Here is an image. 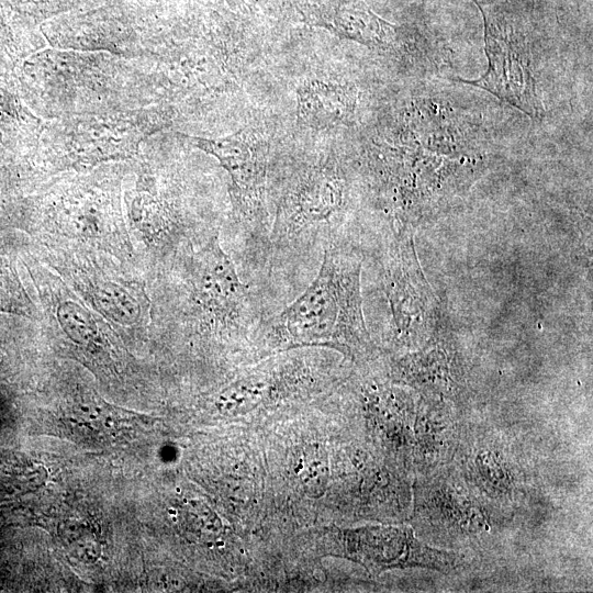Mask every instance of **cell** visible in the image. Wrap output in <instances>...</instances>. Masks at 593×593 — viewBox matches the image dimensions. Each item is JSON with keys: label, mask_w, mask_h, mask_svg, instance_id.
I'll use <instances>...</instances> for the list:
<instances>
[{"label": "cell", "mask_w": 593, "mask_h": 593, "mask_svg": "<svg viewBox=\"0 0 593 593\" xmlns=\"http://www.w3.org/2000/svg\"><path fill=\"white\" fill-rule=\"evenodd\" d=\"M187 248L171 276L165 323L188 339L237 350L251 343L260 323L273 313L264 289L243 280L223 249L220 231Z\"/></svg>", "instance_id": "cell-1"}, {"label": "cell", "mask_w": 593, "mask_h": 593, "mask_svg": "<svg viewBox=\"0 0 593 593\" xmlns=\"http://www.w3.org/2000/svg\"><path fill=\"white\" fill-rule=\"evenodd\" d=\"M362 257L349 242L327 246L313 279L267 316L253 344L270 351L321 346L355 357L371 346L360 293Z\"/></svg>", "instance_id": "cell-2"}, {"label": "cell", "mask_w": 593, "mask_h": 593, "mask_svg": "<svg viewBox=\"0 0 593 593\" xmlns=\"http://www.w3.org/2000/svg\"><path fill=\"white\" fill-rule=\"evenodd\" d=\"M479 7L484 21V43L488 69L478 79H459L488 90L500 100L538 118L542 111L530 67L529 49L522 33L504 16Z\"/></svg>", "instance_id": "cell-3"}, {"label": "cell", "mask_w": 593, "mask_h": 593, "mask_svg": "<svg viewBox=\"0 0 593 593\" xmlns=\"http://www.w3.org/2000/svg\"><path fill=\"white\" fill-rule=\"evenodd\" d=\"M430 478H419L415 511L419 524L428 530L450 538H466L492 527L491 512L457 477L441 468ZM424 475V474H423Z\"/></svg>", "instance_id": "cell-4"}, {"label": "cell", "mask_w": 593, "mask_h": 593, "mask_svg": "<svg viewBox=\"0 0 593 593\" xmlns=\"http://www.w3.org/2000/svg\"><path fill=\"white\" fill-rule=\"evenodd\" d=\"M454 458L463 482L490 510H512L517 504L525 477L499 439L480 435L465 441L461 437Z\"/></svg>", "instance_id": "cell-5"}, {"label": "cell", "mask_w": 593, "mask_h": 593, "mask_svg": "<svg viewBox=\"0 0 593 593\" xmlns=\"http://www.w3.org/2000/svg\"><path fill=\"white\" fill-rule=\"evenodd\" d=\"M343 544L350 559L374 571L407 567L450 571L461 563L455 552L428 547L406 527L347 530L343 534Z\"/></svg>", "instance_id": "cell-6"}, {"label": "cell", "mask_w": 593, "mask_h": 593, "mask_svg": "<svg viewBox=\"0 0 593 593\" xmlns=\"http://www.w3.org/2000/svg\"><path fill=\"white\" fill-rule=\"evenodd\" d=\"M461 437L460 424L448 407L429 403L419 405L415 411L412 448L419 475L447 466L454 459Z\"/></svg>", "instance_id": "cell-7"}, {"label": "cell", "mask_w": 593, "mask_h": 593, "mask_svg": "<svg viewBox=\"0 0 593 593\" xmlns=\"http://www.w3.org/2000/svg\"><path fill=\"white\" fill-rule=\"evenodd\" d=\"M324 26L340 37L357 41L371 47H385L396 37V27L379 18L362 4L343 2Z\"/></svg>", "instance_id": "cell-8"}, {"label": "cell", "mask_w": 593, "mask_h": 593, "mask_svg": "<svg viewBox=\"0 0 593 593\" xmlns=\"http://www.w3.org/2000/svg\"><path fill=\"white\" fill-rule=\"evenodd\" d=\"M350 109V98L342 88L324 82H310L298 91L299 122L324 128L340 123Z\"/></svg>", "instance_id": "cell-9"}, {"label": "cell", "mask_w": 593, "mask_h": 593, "mask_svg": "<svg viewBox=\"0 0 593 593\" xmlns=\"http://www.w3.org/2000/svg\"><path fill=\"white\" fill-rule=\"evenodd\" d=\"M299 477L310 495L323 493L327 482V460L322 448L313 446L304 449L299 462Z\"/></svg>", "instance_id": "cell-10"}]
</instances>
